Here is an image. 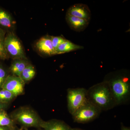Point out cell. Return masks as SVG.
I'll return each mask as SVG.
<instances>
[{
    "mask_svg": "<svg viewBox=\"0 0 130 130\" xmlns=\"http://www.w3.org/2000/svg\"><path fill=\"white\" fill-rule=\"evenodd\" d=\"M87 96L89 101L101 110L109 109L116 104L106 81L91 87L87 91Z\"/></svg>",
    "mask_w": 130,
    "mask_h": 130,
    "instance_id": "obj_1",
    "label": "cell"
},
{
    "mask_svg": "<svg viewBox=\"0 0 130 130\" xmlns=\"http://www.w3.org/2000/svg\"><path fill=\"white\" fill-rule=\"evenodd\" d=\"M106 81L109 85L115 104H121L129 99L130 93L129 77L125 74H118Z\"/></svg>",
    "mask_w": 130,
    "mask_h": 130,
    "instance_id": "obj_2",
    "label": "cell"
},
{
    "mask_svg": "<svg viewBox=\"0 0 130 130\" xmlns=\"http://www.w3.org/2000/svg\"><path fill=\"white\" fill-rule=\"evenodd\" d=\"M21 125L26 127H40L43 120L32 109L28 108H21L14 112L12 116Z\"/></svg>",
    "mask_w": 130,
    "mask_h": 130,
    "instance_id": "obj_3",
    "label": "cell"
},
{
    "mask_svg": "<svg viewBox=\"0 0 130 130\" xmlns=\"http://www.w3.org/2000/svg\"><path fill=\"white\" fill-rule=\"evenodd\" d=\"M67 98L68 107L71 115L89 102L87 91L83 88L69 89Z\"/></svg>",
    "mask_w": 130,
    "mask_h": 130,
    "instance_id": "obj_4",
    "label": "cell"
},
{
    "mask_svg": "<svg viewBox=\"0 0 130 130\" xmlns=\"http://www.w3.org/2000/svg\"><path fill=\"white\" fill-rule=\"evenodd\" d=\"M5 46L8 56L13 60L26 59L23 45L18 38L13 32H8L5 36Z\"/></svg>",
    "mask_w": 130,
    "mask_h": 130,
    "instance_id": "obj_5",
    "label": "cell"
},
{
    "mask_svg": "<svg viewBox=\"0 0 130 130\" xmlns=\"http://www.w3.org/2000/svg\"><path fill=\"white\" fill-rule=\"evenodd\" d=\"M101 110L89 101L73 114V118L77 123H87L97 118Z\"/></svg>",
    "mask_w": 130,
    "mask_h": 130,
    "instance_id": "obj_6",
    "label": "cell"
},
{
    "mask_svg": "<svg viewBox=\"0 0 130 130\" xmlns=\"http://www.w3.org/2000/svg\"><path fill=\"white\" fill-rule=\"evenodd\" d=\"M24 85V82L20 77L8 75L2 89L9 91L16 97L23 93Z\"/></svg>",
    "mask_w": 130,
    "mask_h": 130,
    "instance_id": "obj_7",
    "label": "cell"
},
{
    "mask_svg": "<svg viewBox=\"0 0 130 130\" xmlns=\"http://www.w3.org/2000/svg\"><path fill=\"white\" fill-rule=\"evenodd\" d=\"M66 14L90 21L91 12L88 7L81 3L72 5L68 10Z\"/></svg>",
    "mask_w": 130,
    "mask_h": 130,
    "instance_id": "obj_8",
    "label": "cell"
},
{
    "mask_svg": "<svg viewBox=\"0 0 130 130\" xmlns=\"http://www.w3.org/2000/svg\"><path fill=\"white\" fill-rule=\"evenodd\" d=\"M36 47L40 53L47 56L56 55L51 41V36L43 37L36 43Z\"/></svg>",
    "mask_w": 130,
    "mask_h": 130,
    "instance_id": "obj_9",
    "label": "cell"
},
{
    "mask_svg": "<svg viewBox=\"0 0 130 130\" xmlns=\"http://www.w3.org/2000/svg\"><path fill=\"white\" fill-rule=\"evenodd\" d=\"M66 20L73 30L80 32L84 30L88 26L89 21L66 14Z\"/></svg>",
    "mask_w": 130,
    "mask_h": 130,
    "instance_id": "obj_10",
    "label": "cell"
},
{
    "mask_svg": "<svg viewBox=\"0 0 130 130\" xmlns=\"http://www.w3.org/2000/svg\"><path fill=\"white\" fill-rule=\"evenodd\" d=\"M40 127L44 130H71L72 129L63 121L57 120L43 121Z\"/></svg>",
    "mask_w": 130,
    "mask_h": 130,
    "instance_id": "obj_11",
    "label": "cell"
},
{
    "mask_svg": "<svg viewBox=\"0 0 130 130\" xmlns=\"http://www.w3.org/2000/svg\"><path fill=\"white\" fill-rule=\"evenodd\" d=\"M29 64L26 59H15L10 66V71L13 75L20 77L21 73Z\"/></svg>",
    "mask_w": 130,
    "mask_h": 130,
    "instance_id": "obj_12",
    "label": "cell"
},
{
    "mask_svg": "<svg viewBox=\"0 0 130 130\" xmlns=\"http://www.w3.org/2000/svg\"><path fill=\"white\" fill-rule=\"evenodd\" d=\"M83 47L75 44L67 40L60 44L55 50L56 54H60L83 48Z\"/></svg>",
    "mask_w": 130,
    "mask_h": 130,
    "instance_id": "obj_13",
    "label": "cell"
},
{
    "mask_svg": "<svg viewBox=\"0 0 130 130\" xmlns=\"http://www.w3.org/2000/svg\"><path fill=\"white\" fill-rule=\"evenodd\" d=\"M0 25L6 29L12 28L13 25L11 16L3 9L0 8Z\"/></svg>",
    "mask_w": 130,
    "mask_h": 130,
    "instance_id": "obj_14",
    "label": "cell"
},
{
    "mask_svg": "<svg viewBox=\"0 0 130 130\" xmlns=\"http://www.w3.org/2000/svg\"><path fill=\"white\" fill-rule=\"evenodd\" d=\"M36 72L32 65L29 64L21 73L20 77L25 83L29 82L35 77Z\"/></svg>",
    "mask_w": 130,
    "mask_h": 130,
    "instance_id": "obj_15",
    "label": "cell"
},
{
    "mask_svg": "<svg viewBox=\"0 0 130 130\" xmlns=\"http://www.w3.org/2000/svg\"><path fill=\"white\" fill-rule=\"evenodd\" d=\"M6 35L5 31L0 28V60L6 59L8 58L5 46Z\"/></svg>",
    "mask_w": 130,
    "mask_h": 130,
    "instance_id": "obj_16",
    "label": "cell"
},
{
    "mask_svg": "<svg viewBox=\"0 0 130 130\" xmlns=\"http://www.w3.org/2000/svg\"><path fill=\"white\" fill-rule=\"evenodd\" d=\"M13 121L4 110L0 111V126L13 127Z\"/></svg>",
    "mask_w": 130,
    "mask_h": 130,
    "instance_id": "obj_17",
    "label": "cell"
},
{
    "mask_svg": "<svg viewBox=\"0 0 130 130\" xmlns=\"http://www.w3.org/2000/svg\"><path fill=\"white\" fill-rule=\"evenodd\" d=\"M15 97L14 95L9 91L2 89L0 90V102L6 103Z\"/></svg>",
    "mask_w": 130,
    "mask_h": 130,
    "instance_id": "obj_18",
    "label": "cell"
},
{
    "mask_svg": "<svg viewBox=\"0 0 130 130\" xmlns=\"http://www.w3.org/2000/svg\"><path fill=\"white\" fill-rule=\"evenodd\" d=\"M51 38L52 44L55 51L58 47L67 40L66 38L61 36H51Z\"/></svg>",
    "mask_w": 130,
    "mask_h": 130,
    "instance_id": "obj_19",
    "label": "cell"
},
{
    "mask_svg": "<svg viewBox=\"0 0 130 130\" xmlns=\"http://www.w3.org/2000/svg\"><path fill=\"white\" fill-rule=\"evenodd\" d=\"M8 75L4 68L0 65V89L2 88L3 85Z\"/></svg>",
    "mask_w": 130,
    "mask_h": 130,
    "instance_id": "obj_20",
    "label": "cell"
},
{
    "mask_svg": "<svg viewBox=\"0 0 130 130\" xmlns=\"http://www.w3.org/2000/svg\"><path fill=\"white\" fill-rule=\"evenodd\" d=\"M6 106L7 105L6 103L0 102V111L4 110Z\"/></svg>",
    "mask_w": 130,
    "mask_h": 130,
    "instance_id": "obj_21",
    "label": "cell"
},
{
    "mask_svg": "<svg viewBox=\"0 0 130 130\" xmlns=\"http://www.w3.org/2000/svg\"><path fill=\"white\" fill-rule=\"evenodd\" d=\"M11 128L7 126H0V130H10Z\"/></svg>",
    "mask_w": 130,
    "mask_h": 130,
    "instance_id": "obj_22",
    "label": "cell"
},
{
    "mask_svg": "<svg viewBox=\"0 0 130 130\" xmlns=\"http://www.w3.org/2000/svg\"><path fill=\"white\" fill-rule=\"evenodd\" d=\"M121 130H130L129 128L125 127L124 126H122L121 127Z\"/></svg>",
    "mask_w": 130,
    "mask_h": 130,
    "instance_id": "obj_23",
    "label": "cell"
},
{
    "mask_svg": "<svg viewBox=\"0 0 130 130\" xmlns=\"http://www.w3.org/2000/svg\"><path fill=\"white\" fill-rule=\"evenodd\" d=\"M71 130H82L80 129H77V128H75V129H72Z\"/></svg>",
    "mask_w": 130,
    "mask_h": 130,
    "instance_id": "obj_24",
    "label": "cell"
},
{
    "mask_svg": "<svg viewBox=\"0 0 130 130\" xmlns=\"http://www.w3.org/2000/svg\"><path fill=\"white\" fill-rule=\"evenodd\" d=\"M15 130V129L13 127V128H11V130Z\"/></svg>",
    "mask_w": 130,
    "mask_h": 130,
    "instance_id": "obj_25",
    "label": "cell"
}]
</instances>
